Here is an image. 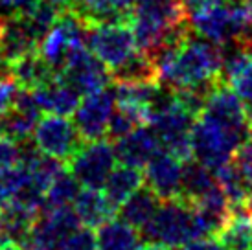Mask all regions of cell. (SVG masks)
<instances>
[{
	"label": "cell",
	"mask_w": 252,
	"mask_h": 250,
	"mask_svg": "<svg viewBox=\"0 0 252 250\" xmlns=\"http://www.w3.org/2000/svg\"><path fill=\"white\" fill-rule=\"evenodd\" d=\"M224 50L216 42L191 33L181 44L153 59L158 83L171 91H199L210 96L223 83Z\"/></svg>",
	"instance_id": "1"
},
{
	"label": "cell",
	"mask_w": 252,
	"mask_h": 250,
	"mask_svg": "<svg viewBox=\"0 0 252 250\" xmlns=\"http://www.w3.org/2000/svg\"><path fill=\"white\" fill-rule=\"evenodd\" d=\"M127 21L138 50L151 61L193 33L182 0H134Z\"/></svg>",
	"instance_id": "2"
},
{
	"label": "cell",
	"mask_w": 252,
	"mask_h": 250,
	"mask_svg": "<svg viewBox=\"0 0 252 250\" xmlns=\"http://www.w3.org/2000/svg\"><path fill=\"white\" fill-rule=\"evenodd\" d=\"M140 236L147 243H158L169 249L203 239L204 232L193 204L181 197L162 201L153 219L140 230Z\"/></svg>",
	"instance_id": "3"
},
{
	"label": "cell",
	"mask_w": 252,
	"mask_h": 250,
	"mask_svg": "<svg viewBox=\"0 0 252 250\" xmlns=\"http://www.w3.org/2000/svg\"><path fill=\"white\" fill-rule=\"evenodd\" d=\"M247 134L224 127L216 120L199 114L191 129V155L201 164L216 171L217 167L236 158L239 147L247 142Z\"/></svg>",
	"instance_id": "4"
},
{
	"label": "cell",
	"mask_w": 252,
	"mask_h": 250,
	"mask_svg": "<svg viewBox=\"0 0 252 250\" xmlns=\"http://www.w3.org/2000/svg\"><path fill=\"white\" fill-rule=\"evenodd\" d=\"M85 42L94 56L112 72L126 66L127 62L140 54L136 46L133 28L127 19L124 21L87 22Z\"/></svg>",
	"instance_id": "5"
},
{
	"label": "cell",
	"mask_w": 252,
	"mask_h": 250,
	"mask_svg": "<svg viewBox=\"0 0 252 250\" xmlns=\"http://www.w3.org/2000/svg\"><path fill=\"white\" fill-rule=\"evenodd\" d=\"M87 21L76 9L61 11L56 24L39 42V56L50 64V68L59 74L64 68L68 57L76 50L87 46Z\"/></svg>",
	"instance_id": "6"
},
{
	"label": "cell",
	"mask_w": 252,
	"mask_h": 250,
	"mask_svg": "<svg viewBox=\"0 0 252 250\" xmlns=\"http://www.w3.org/2000/svg\"><path fill=\"white\" fill-rule=\"evenodd\" d=\"M116 160L118 158L114 144L111 140H91L83 142L79 151L72 156L68 162V169L74 173L81 186L103 189L109 175L116 167Z\"/></svg>",
	"instance_id": "7"
},
{
	"label": "cell",
	"mask_w": 252,
	"mask_h": 250,
	"mask_svg": "<svg viewBox=\"0 0 252 250\" xmlns=\"http://www.w3.org/2000/svg\"><path fill=\"white\" fill-rule=\"evenodd\" d=\"M33 142L44 155L68 164L72 156L79 151V147L83 146L85 140L81 138L76 124L70 122L68 116L48 114L37 122Z\"/></svg>",
	"instance_id": "8"
},
{
	"label": "cell",
	"mask_w": 252,
	"mask_h": 250,
	"mask_svg": "<svg viewBox=\"0 0 252 250\" xmlns=\"http://www.w3.org/2000/svg\"><path fill=\"white\" fill-rule=\"evenodd\" d=\"M116 111V94L114 89H101L87 96L79 101L74 116L77 131L85 142L99 140L107 134L109 122L112 112Z\"/></svg>",
	"instance_id": "9"
},
{
	"label": "cell",
	"mask_w": 252,
	"mask_h": 250,
	"mask_svg": "<svg viewBox=\"0 0 252 250\" xmlns=\"http://www.w3.org/2000/svg\"><path fill=\"white\" fill-rule=\"evenodd\" d=\"M57 76L68 81L81 96L83 94L87 96V94L105 89L111 81L112 74L111 70L107 68L105 62H101L91 50L83 46L68 57L64 68Z\"/></svg>",
	"instance_id": "10"
},
{
	"label": "cell",
	"mask_w": 252,
	"mask_h": 250,
	"mask_svg": "<svg viewBox=\"0 0 252 250\" xmlns=\"http://www.w3.org/2000/svg\"><path fill=\"white\" fill-rule=\"evenodd\" d=\"M79 226H81V221H79L76 210L72 206L42 208L37 216L35 222H33L30 239L56 250L59 241L64 239L68 234H72L74 230H77Z\"/></svg>",
	"instance_id": "11"
},
{
	"label": "cell",
	"mask_w": 252,
	"mask_h": 250,
	"mask_svg": "<svg viewBox=\"0 0 252 250\" xmlns=\"http://www.w3.org/2000/svg\"><path fill=\"white\" fill-rule=\"evenodd\" d=\"M146 186H149L162 201L177 199L181 195L182 182V160L160 149L153 158L146 164L144 173Z\"/></svg>",
	"instance_id": "12"
},
{
	"label": "cell",
	"mask_w": 252,
	"mask_h": 250,
	"mask_svg": "<svg viewBox=\"0 0 252 250\" xmlns=\"http://www.w3.org/2000/svg\"><path fill=\"white\" fill-rule=\"evenodd\" d=\"M162 149L160 138L151 124L140 125L124 138L114 142V151L120 164L131 167H146V164Z\"/></svg>",
	"instance_id": "13"
},
{
	"label": "cell",
	"mask_w": 252,
	"mask_h": 250,
	"mask_svg": "<svg viewBox=\"0 0 252 250\" xmlns=\"http://www.w3.org/2000/svg\"><path fill=\"white\" fill-rule=\"evenodd\" d=\"M221 77L252 112V50L236 44V50L224 54Z\"/></svg>",
	"instance_id": "14"
},
{
	"label": "cell",
	"mask_w": 252,
	"mask_h": 250,
	"mask_svg": "<svg viewBox=\"0 0 252 250\" xmlns=\"http://www.w3.org/2000/svg\"><path fill=\"white\" fill-rule=\"evenodd\" d=\"M32 92L35 96L39 109L48 114L72 116L81 101V94L61 76H56L54 79H50L48 83L32 89Z\"/></svg>",
	"instance_id": "15"
},
{
	"label": "cell",
	"mask_w": 252,
	"mask_h": 250,
	"mask_svg": "<svg viewBox=\"0 0 252 250\" xmlns=\"http://www.w3.org/2000/svg\"><path fill=\"white\" fill-rule=\"evenodd\" d=\"M72 208L76 210L81 224L89 226V228H98L101 222L109 221L116 214V208L109 202L107 195L99 191L98 188H83L77 193Z\"/></svg>",
	"instance_id": "16"
},
{
	"label": "cell",
	"mask_w": 252,
	"mask_h": 250,
	"mask_svg": "<svg viewBox=\"0 0 252 250\" xmlns=\"http://www.w3.org/2000/svg\"><path fill=\"white\" fill-rule=\"evenodd\" d=\"M162 199L155 193L149 186H140L127 201L118 208V217L129 222L136 230H142L147 222L153 219Z\"/></svg>",
	"instance_id": "17"
},
{
	"label": "cell",
	"mask_w": 252,
	"mask_h": 250,
	"mask_svg": "<svg viewBox=\"0 0 252 250\" xmlns=\"http://www.w3.org/2000/svg\"><path fill=\"white\" fill-rule=\"evenodd\" d=\"M216 186V175L210 167H206L195 158H188L182 162V182L181 195H179L182 201L193 204Z\"/></svg>",
	"instance_id": "18"
},
{
	"label": "cell",
	"mask_w": 252,
	"mask_h": 250,
	"mask_svg": "<svg viewBox=\"0 0 252 250\" xmlns=\"http://www.w3.org/2000/svg\"><path fill=\"white\" fill-rule=\"evenodd\" d=\"M140 230L124 219H109L96 228L98 250H134L140 243Z\"/></svg>",
	"instance_id": "19"
},
{
	"label": "cell",
	"mask_w": 252,
	"mask_h": 250,
	"mask_svg": "<svg viewBox=\"0 0 252 250\" xmlns=\"http://www.w3.org/2000/svg\"><path fill=\"white\" fill-rule=\"evenodd\" d=\"M9 76L13 77L22 89H37L41 85L48 83L50 79L57 76L50 64L41 56L39 52H30L26 56L19 57L17 61L9 64Z\"/></svg>",
	"instance_id": "20"
},
{
	"label": "cell",
	"mask_w": 252,
	"mask_h": 250,
	"mask_svg": "<svg viewBox=\"0 0 252 250\" xmlns=\"http://www.w3.org/2000/svg\"><path fill=\"white\" fill-rule=\"evenodd\" d=\"M217 239L226 250H249L252 245V214L247 206L232 208L230 219L223 230L217 234Z\"/></svg>",
	"instance_id": "21"
},
{
	"label": "cell",
	"mask_w": 252,
	"mask_h": 250,
	"mask_svg": "<svg viewBox=\"0 0 252 250\" xmlns=\"http://www.w3.org/2000/svg\"><path fill=\"white\" fill-rule=\"evenodd\" d=\"M142 173L138 167H131L122 164L120 167H114L112 173L109 175L105 186H103V193L107 195V199L112 206L118 208L124 204V201H127L131 195L142 186Z\"/></svg>",
	"instance_id": "22"
},
{
	"label": "cell",
	"mask_w": 252,
	"mask_h": 250,
	"mask_svg": "<svg viewBox=\"0 0 252 250\" xmlns=\"http://www.w3.org/2000/svg\"><path fill=\"white\" fill-rule=\"evenodd\" d=\"M214 175H216L217 186L224 191L226 199L230 201L232 208L247 206L249 195H251V186H249V182H247L241 167L238 166L236 158L230 160L224 166L217 167L216 171H214Z\"/></svg>",
	"instance_id": "23"
},
{
	"label": "cell",
	"mask_w": 252,
	"mask_h": 250,
	"mask_svg": "<svg viewBox=\"0 0 252 250\" xmlns=\"http://www.w3.org/2000/svg\"><path fill=\"white\" fill-rule=\"evenodd\" d=\"M134 0H77L76 9L87 22L124 21Z\"/></svg>",
	"instance_id": "24"
},
{
	"label": "cell",
	"mask_w": 252,
	"mask_h": 250,
	"mask_svg": "<svg viewBox=\"0 0 252 250\" xmlns=\"http://www.w3.org/2000/svg\"><path fill=\"white\" fill-rule=\"evenodd\" d=\"M81 191V184L70 169H61L50 182L48 189L44 193V208H63L72 206L77 193Z\"/></svg>",
	"instance_id": "25"
},
{
	"label": "cell",
	"mask_w": 252,
	"mask_h": 250,
	"mask_svg": "<svg viewBox=\"0 0 252 250\" xmlns=\"http://www.w3.org/2000/svg\"><path fill=\"white\" fill-rule=\"evenodd\" d=\"M28 177V169L19 164L13 167H0V208L13 199Z\"/></svg>",
	"instance_id": "26"
},
{
	"label": "cell",
	"mask_w": 252,
	"mask_h": 250,
	"mask_svg": "<svg viewBox=\"0 0 252 250\" xmlns=\"http://www.w3.org/2000/svg\"><path fill=\"white\" fill-rule=\"evenodd\" d=\"M56 250H98L96 247V234L89 226H79L72 234L61 239Z\"/></svg>",
	"instance_id": "27"
},
{
	"label": "cell",
	"mask_w": 252,
	"mask_h": 250,
	"mask_svg": "<svg viewBox=\"0 0 252 250\" xmlns=\"http://www.w3.org/2000/svg\"><path fill=\"white\" fill-rule=\"evenodd\" d=\"M19 91H21V85L17 83L11 76L0 77V116L15 105Z\"/></svg>",
	"instance_id": "28"
},
{
	"label": "cell",
	"mask_w": 252,
	"mask_h": 250,
	"mask_svg": "<svg viewBox=\"0 0 252 250\" xmlns=\"http://www.w3.org/2000/svg\"><path fill=\"white\" fill-rule=\"evenodd\" d=\"M21 164V144L0 134V167H13Z\"/></svg>",
	"instance_id": "29"
},
{
	"label": "cell",
	"mask_w": 252,
	"mask_h": 250,
	"mask_svg": "<svg viewBox=\"0 0 252 250\" xmlns=\"http://www.w3.org/2000/svg\"><path fill=\"white\" fill-rule=\"evenodd\" d=\"M236 162H238V166L241 167V171L245 175V179H247V182H249L251 191H252V132H251V136L247 138L245 144L239 147L238 155H236Z\"/></svg>",
	"instance_id": "30"
},
{
	"label": "cell",
	"mask_w": 252,
	"mask_h": 250,
	"mask_svg": "<svg viewBox=\"0 0 252 250\" xmlns=\"http://www.w3.org/2000/svg\"><path fill=\"white\" fill-rule=\"evenodd\" d=\"M177 250H226L224 245L217 239V237H203V239H195L189 243L182 245Z\"/></svg>",
	"instance_id": "31"
},
{
	"label": "cell",
	"mask_w": 252,
	"mask_h": 250,
	"mask_svg": "<svg viewBox=\"0 0 252 250\" xmlns=\"http://www.w3.org/2000/svg\"><path fill=\"white\" fill-rule=\"evenodd\" d=\"M182 2H184V7H186V11L189 15L193 13V11H199V9H206V7L224 4L228 0H182Z\"/></svg>",
	"instance_id": "32"
},
{
	"label": "cell",
	"mask_w": 252,
	"mask_h": 250,
	"mask_svg": "<svg viewBox=\"0 0 252 250\" xmlns=\"http://www.w3.org/2000/svg\"><path fill=\"white\" fill-rule=\"evenodd\" d=\"M52 6H56L59 11H68V9H74L77 4V0H46Z\"/></svg>",
	"instance_id": "33"
},
{
	"label": "cell",
	"mask_w": 252,
	"mask_h": 250,
	"mask_svg": "<svg viewBox=\"0 0 252 250\" xmlns=\"http://www.w3.org/2000/svg\"><path fill=\"white\" fill-rule=\"evenodd\" d=\"M134 250H171V249L158 243H147V245H142V247H136Z\"/></svg>",
	"instance_id": "34"
},
{
	"label": "cell",
	"mask_w": 252,
	"mask_h": 250,
	"mask_svg": "<svg viewBox=\"0 0 252 250\" xmlns=\"http://www.w3.org/2000/svg\"><path fill=\"white\" fill-rule=\"evenodd\" d=\"M0 250H22V247L19 243L7 241V243H0Z\"/></svg>",
	"instance_id": "35"
},
{
	"label": "cell",
	"mask_w": 252,
	"mask_h": 250,
	"mask_svg": "<svg viewBox=\"0 0 252 250\" xmlns=\"http://www.w3.org/2000/svg\"><path fill=\"white\" fill-rule=\"evenodd\" d=\"M247 208L251 210V214H252V191H251V195H249V201H247Z\"/></svg>",
	"instance_id": "36"
},
{
	"label": "cell",
	"mask_w": 252,
	"mask_h": 250,
	"mask_svg": "<svg viewBox=\"0 0 252 250\" xmlns=\"http://www.w3.org/2000/svg\"><path fill=\"white\" fill-rule=\"evenodd\" d=\"M245 2H247V6L251 7V11H252V0H245Z\"/></svg>",
	"instance_id": "37"
},
{
	"label": "cell",
	"mask_w": 252,
	"mask_h": 250,
	"mask_svg": "<svg viewBox=\"0 0 252 250\" xmlns=\"http://www.w3.org/2000/svg\"><path fill=\"white\" fill-rule=\"evenodd\" d=\"M0 28H2V21H0Z\"/></svg>",
	"instance_id": "38"
},
{
	"label": "cell",
	"mask_w": 252,
	"mask_h": 250,
	"mask_svg": "<svg viewBox=\"0 0 252 250\" xmlns=\"http://www.w3.org/2000/svg\"><path fill=\"white\" fill-rule=\"evenodd\" d=\"M249 250H252V245H251V249H249Z\"/></svg>",
	"instance_id": "39"
}]
</instances>
